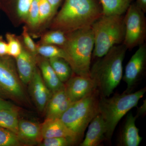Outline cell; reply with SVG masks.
Wrapping results in <instances>:
<instances>
[{"mask_svg":"<svg viewBox=\"0 0 146 146\" xmlns=\"http://www.w3.org/2000/svg\"><path fill=\"white\" fill-rule=\"evenodd\" d=\"M102 15L96 0H65L51 28L68 33L91 27Z\"/></svg>","mask_w":146,"mask_h":146,"instance_id":"cell-1","label":"cell"},{"mask_svg":"<svg viewBox=\"0 0 146 146\" xmlns=\"http://www.w3.org/2000/svg\"><path fill=\"white\" fill-rule=\"evenodd\" d=\"M127 50L123 44L115 46L90 68V77L95 81L101 96H110L121 82Z\"/></svg>","mask_w":146,"mask_h":146,"instance_id":"cell-2","label":"cell"},{"mask_svg":"<svg viewBox=\"0 0 146 146\" xmlns=\"http://www.w3.org/2000/svg\"><path fill=\"white\" fill-rule=\"evenodd\" d=\"M66 34V42L61 48L68 56L73 72L77 75L90 77V65L94 46L91 27Z\"/></svg>","mask_w":146,"mask_h":146,"instance_id":"cell-3","label":"cell"},{"mask_svg":"<svg viewBox=\"0 0 146 146\" xmlns=\"http://www.w3.org/2000/svg\"><path fill=\"white\" fill-rule=\"evenodd\" d=\"M94 39V57L101 58L123 43L125 25L122 15H102L91 26Z\"/></svg>","mask_w":146,"mask_h":146,"instance_id":"cell-4","label":"cell"},{"mask_svg":"<svg viewBox=\"0 0 146 146\" xmlns=\"http://www.w3.org/2000/svg\"><path fill=\"white\" fill-rule=\"evenodd\" d=\"M146 91L145 88L133 93L116 94L111 98L101 96L99 102V110L106 124L107 132L106 138L108 140L112 138L121 119L131 110L137 106Z\"/></svg>","mask_w":146,"mask_h":146,"instance_id":"cell-5","label":"cell"},{"mask_svg":"<svg viewBox=\"0 0 146 146\" xmlns=\"http://www.w3.org/2000/svg\"><path fill=\"white\" fill-rule=\"evenodd\" d=\"M98 89L82 99L73 102L60 118L78 141L92 119L99 113Z\"/></svg>","mask_w":146,"mask_h":146,"instance_id":"cell-6","label":"cell"},{"mask_svg":"<svg viewBox=\"0 0 146 146\" xmlns=\"http://www.w3.org/2000/svg\"><path fill=\"white\" fill-rule=\"evenodd\" d=\"M11 58L0 56V96L23 103L26 95Z\"/></svg>","mask_w":146,"mask_h":146,"instance_id":"cell-7","label":"cell"},{"mask_svg":"<svg viewBox=\"0 0 146 146\" xmlns=\"http://www.w3.org/2000/svg\"><path fill=\"white\" fill-rule=\"evenodd\" d=\"M124 17L125 36L123 44L131 49L144 44L146 37L145 12L136 3L131 4Z\"/></svg>","mask_w":146,"mask_h":146,"instance_id":"cell-8","label":"cell"},{"mask_svg":"<svg viewBox=\"0 0 146 146\" xmlns=\"http://www.w3.org/2000/svg\"><path fill=\"white\" fill-rule=\"evenodd\" d=\"M146 61V46H139L126 66L123 80L127 86L125 93H129L143 72Z\"/></svg>","mask_w":146,"mask_h":146,"instance_id":"cell-9","label":"cell"},{"mask_svg":"<svg viewBox=\"0 0 146 146\" xmlns=\"http://www.w3.org/2000/svg\"><path fill=\"white\" fill-rule=\"evenodd\" d=\"M66 82L65 91L72 102L82 99L97 89L95 81L90 77L77 75L71 77Z\"/></svg>","mask_w":146,"mask_h":146,"instance_id":"cell-10","label":"cell"},{"mask_svg":"<svg viewBox=\"0 0 146 146\" xmlns=\"http://www.w3.org/2000/svg\"><path fill=\"white\" fill-rule=\"evenodd\" d=\"M29 91L35 104L39 111H44L52 95L45 84L40 71L36 67L30 82Z\"/></svg>","mask_w":146,"mask_h":146,"instance_id":"cell-11","label":"cell"},{"mask_svg":"<svg viewBox=\"0 0 146 146\" xmlns=\"http://www.w3.org/2000/svg\"><path fill=\"white\" fill-rule=\"evenodd\" d=\"M16 135L21 145L32 146L39 144L43 140L41 125L29 120H19Z\"/></svg>","mask_w":146,"mask_h":146,"instance_id":"cell-12","label":"cell"},{"mask_svg":"<svg viewBox=\"0 0 146 146\" xmlns=\"http://www.w3.org/2000/svg\"><path fill=\"white\" fill-rule=\"evenodd\" d=\"M36 57L23 46L21 54L16 58L17 71L22 83L28 84L31 80L36 67Z\"/></svg>","mask_w":146,"mask_h":146,"instance_id":"cell-13","label":"cell"},{"mask_svg":"<svg viewBox=\"0 0 146 146\" xmlns=\"http://www.w3.org/2000/svg\"><path fill=\"white\" fill-rule=\"evenodd\" d=\"M42 138L65 137L71 139L75 143L78 141L72 133L63 123L60 119L46 118L41 125Z\"/></svg>","mask_w":146,"mask_h":146,"instance_id":"cell-14","label":"cell"},{"mask_svg":"<svg viewBox=\"0 0 146 146\" xmlns=\"http://www.w3.org/2000/svg\"><path fill=\"white\" fill-rule=\"evenodd\" d=\"M80 146H99L106 138L107 132L106 124L101 115L99 113L92 119Z\"/></svg>","mask_w":146,"mask_h":146,"instance_id":"cell-15","label":"cell"},{"mask_svg":"<svg viewBox=\"0 0 146 146\" xmlns=\"http://www.w3.org/2000/svg\"><path fill=\"white\" fill-rule=\"evenodd\" d=\"M72 103L66 94L65 86L53 93L45 108L46 118L60 119Z\"/></svg>","mask_w":146,"mask_h":146,"instance_id":"cell-16","label":"cell"},{"mask_svg":"<svg viewBox=\"0 0 146 146\" xmlns=\"http://www.w3.org/2000/svg\"><path fill=\"white\" fill-rule=\"evenodd\" d=\"M137 116H134L131 112L127 114L125 123L120 135L119 146H138L142 141L139 135V129L136 127Z\"/></svg>","mask_w":146,"mask_h":146,"instance_id":"cell-17","label":"cell"},{"mask_svg":"<svg viewBox=\"0 0 146 146\" xmlns=\"http://www.w3.org/2000/svg\"><path fill=\"white\" fill-rule=\"evenodd\" d=\"M36 60L42 78L52 94L65 86V84L61 82L58 77L51 66L48 59L44 57L40 59L39 58L36 57Z\"/></svg>","mask_w":146,"mask_h":146,"instance_id":"cell-18","label":"cell"},{"mask_svg":"<svg viewBox=\"0 0 146 146\" xmlns=\"http://www.w3.org/2000/svg\"><path fill=\"white\" fill-rule=\"evenodd\" d=\"M102 13L105 15H122L125 13L132 0H100Z\"/></svg>","mask_w":146,"mask_h":146,"instance_id":"cell-19","label":"cell"},{"mask_svg":"<svg viewBox=\"0 0 146 146\" xmlns=\"http://www.w3.org/2000/svg\"><path fill=\"white\" fill-rule=\"evenodd\" d=\"M18 113L17 108L0 110V127L17 135L18 131Z\"/></svg>","mask_w":146,"mask_h":146,"instance_id":"cell-20","label":"cell"},{"mask_svg":"<svg viewBox=\"0 0 146 146\" xmlns=\"http://www.w3.org/2000/svg\"><path fill=\"white\" fill-rule=\"evenodd\" d=\"M48 59L49 62L61 82L64 83L71 77L73 72L69 63L60 58H53Z\"/></svg>","mask_w":146,"mask_h":146,"instance_id":"cell-21","label":"cell"},{"mask_svg":"<svg viewBox=\"0 0 146 146\" xmlns=\"http://www.w3.org/2000/svg\"><path fill=\"white\" fill-rule=\"evenodd\" d=\"M36 52L37 55L47 59L60 58H63L69 63L68 56L65 51L62 48L58 46L39 44L37 45Z\"/></svg>","mask_w":146,"mask_h":146,"instance_id":"cell-22","label":"cell"},{"mask_svg":"<svg viewBox=\"0 0 146 146\" xmlns=\"http://www.w3.org/2000/svg\"><path fill=\"white\" fill-rule=\"evenodd\" d=\"M66 39L67 36L65 33L58 30L53 29L42 35L39 44L61 47L65 44Z\"/></svg>","mask_w":146,"mask_h":146,"instance_id":"cell-23","label":"cell"},{"mask_svg":"<svg viewBox=\"0 0 146 146\" xmlns=\"http://www.w3.org/2000/svg\"><path fill=\"white\" fill-rule=\"evenodd\" d=\"M5 37L8 48L7 55L16 58L21 54L23 50L21 41L15 34L11 33H7Z\"/></svg>","mask_w":146,"mask_h":146,"instance_id":"cell-24","label":"cell"},{"mask_svg":"<svg viewBox=\"0 0 146 146\" xmlns=\"http://www.w3.org/2000/svg\"><path fill=\"white\" fill-rule=\"evenodd\" d=\"M55 16L52 7L47 0H39V27L50 21Z\"/></svg>","mask_w":146,"mask_h":146,"instance_id":"cell-25","label":"cell"},{"mask_svg":"<svg viewBox=\"0 0 146 146\" xmlns=\"http://www.w3.org/2000/svg\"><path fill=\"white\" fill-rule=\"evenodd\" d=\"M39 0H33L28 13L25 22L31 29L39 27Z\"/></svg>","mask_w":146,"mask_h":146,"instance_id":"cell-26","label":"cell"},{"mask_svg":"<svg viewBox=\"0 0 146 146\" xmlns=\"http://www.w3.org/2000/svg\"><path fill=\"white\" fill-rule=\"evenodd\" d=\"M21 145L17 135L12 131L0 127V146Z\"/></svg>","mask_w":146,"mask_h":146,"instance_id":"cell-27","label":"cell"},{"mask_svg":"<svg viewBox=\"0 0 146 146\" xmlns=\"http://www.w3.org/2000/svg\"><path fill=\"white\" fill-rule=\"evenodd\" d=\"M33 0H17L16 12L18 19L22 22H26L28 13Z\"/></svg>","mask_w":146,"mask_h":146,"instance_id":"cell-28","label":"cell"},{"mask_svg":"<svg viewBox=\"0 0 146 146\" xmlns=\"http://www.w3.org/2000/svg\"><path fill=\"white\" fill-rule=\"evenodd\" d=\"M75 144L71 139L65 137H54L43 139L39 144L42 146H67Z\"/></svg>","mask_w":146,"mask_h":146,"instance_id":"cell-29","label":"cell"},{"mask_svg":"<svg viewBox=\"0 0 146 146\" xmlns=\"http://www.w3.org/2000/svg\"><path fill=\"white\" fill-rule=\"evenodd\" d=\"M22 37L23 40L24 47L32 54L36 56L37 55L36 52L37 45L35 44L32 38L26 27H24L23 28Z\"/></svg>","mask_w":146,"mask_h":146,"instance_id":"cell-30","label":"cell"},{"mask_svg":"<svg viewBox=\"0 0 146 146\" xmlns=\"http://www.w3.org/2000/svg\"><path fill=\"white\" fill-rule=\"evenodd\" d=\"M8 48L6 41H5L1 35H0V56L7 55Z\"/></svg>","mask_w":146,"mask_h":146,"instance_id":"cell-31","label":"cell"},{"mask_svg":"<svg viewBox=\"0 0 146 146\" xmlns=\"http://www.w3.org/2000/svg\"><path fill=\"white\" fill-rule=\"evenodd\" d=\"M16 108H17L13 104L0 96V110Z\"/></svg>","mask_w":146,"mask_h":146,"instance_id":"cell-32","label":"cell"},{"mask_svg":"<svg viewBox=\"0 0 146 146\" xmlns=\"http://www.w3.org/2000/svg\"><path fill=\"white\" fill-rule=\"evenodd\" d=\"M52 7L55 15L62 0H47Z\"/></svg>","mask_w":146,"mask_h":146,"instance_id":"cell-33","label":"cell"},{"mask_svg":"<svg viewBox=\"0 0 146 146\" xmlns=\"http://www.w3.org/2000/svg\"><path fill=\"white\" fill-rule=\"evenodd\" d=\"M136 4L145 13L146 11V0H137Z\"/></svg>","mask_w":146,"mask_h":146,"instance_id":"cell-34","label":"cell"},{"mask_svg":"<svg viewBox=\"0 0 146 146\" xmlns=\"http://www.w3.org/2000/svg\"><path fill=\"white\" fill-rule=\"evenodd\" d=\"M146 111V102H144L142 106L138 108V114H137L136 116L138 117V116L142 115V114H144Z\"/></svg>","mask_w":146,"mask_h":146,"instance_id":"cell-35","label":"cell"}]
</instances>
